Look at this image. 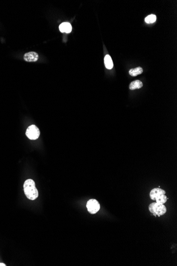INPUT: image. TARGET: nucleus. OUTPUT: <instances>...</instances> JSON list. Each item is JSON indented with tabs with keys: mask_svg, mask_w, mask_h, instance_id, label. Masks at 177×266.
Listing matches in <instances>:
<instances>
[{
	"mask_svg": "<svg viewBox=\"0 0 177 266\" xmlns=\"http://www.w3.org/2000/svg\"><path fill=\"white\" fill-rule=\"evenodd\" d=\"M156 20V17L154 14H150L149 16H148L147 17H146L145 19V21L147 24H153L154 22H155Z\"/></svg>",
	"mask_w": 177,
	"mask_h": 266,
	"instance_id": "f8f14e48",
	"label": "nucleus"
},
{
	"mask_svg": "<svg viewBox=\"0 0 177 266\" xmlns=\"http://www.w3.org/2000/svg\"><path fill=\"white\" fill-rule=\"evenodd\" d=\"M143 83L141 81L137 80H135V81H133L130 83L129 88H130V90L133 91V90H135V89H137L141 88L143 87Z\"/></svg>",
	"mask_w": 177,
	"mask_h": 266,
	"instance_id": "6e6552de",
	"label": "nucleus"
},
{
	"mask_svg": "<svg viewBox=\"0 0 177 266\" xmlns=\"http://www.w3.org/2000/svg\"><path fill=\"white\" fill-rule=\"evenodd\" d=\"M143 72V70L142 67H136L134 69H131L129 71V74L132 77H136L137 75H141Z\"/></svg>",
	"mask_w": 177,
	"mask_h": 266,
	"instance_id": "9d476101",
	"label": "nucleus"
},
{
	"mask_svg": "<svg viewBox=\"0 0 177 266\" xmlns=\"http://www.w3.org/2000/svg\"><path fill=\"white\" fill-rule=\"evenodd\" d=\"M59 29L60 32L62 33H70L72 31V27L71 24L69 22H63L59 25Z\"/></svg>",
	"mask_w": 177,
	"mask_h": 266,
	"instance_id": "0eeeda50",
	"label": "nucleus"
},
{
	"mask_svg": "<svg viewBox=\"0 0 177 266\" xmlns=\"http://www.w3.org/2000/svg\"><path fill=\"white\" fill-rule=\"evenodd\" d=\"M149 209L152 214L158 216L164 215L167 212V208L165 206L156 202L151 203L149 206Z\"/></svg>",
	"mask_w": 177,
	"mask_h": 266,
	"instance_id": "f03ea898",
	"label": "nucleus"
},
{
	"mask_svg": "<svg viewBox=\"0 0 177 266\" xmlns=\"http://www.w3.org/2000/svg\"><path fill=\"white\" fill-rule=\"evenodd\" d=\"M104 65L107 69H112L114 67L113 64V62H112L111 57H110L109 55H106L105 56L104 59Z\"/></svg>",
	"mask_w": 177,
	"mask_h": 266,
	"instance_id": "1a4fd4ad",
	"label": "nucleus"
},
{
	"mask_svg": "<svg viewBox=\"0 0 177 266\" xmlns=\"http://www.w3.org/2000/svg\"><path fill=\"white\" fill-rule=\"evenodd\" d=\"M24 193L28 199L34 200L38 197V191L36 187L35 183L34 180L28 179L24 182Z\"/></svg>",
	"mask_w": 177,
	"mask_h": 266,
	"instance_id": "f257e3e1",
	"label": "nucleus"
},
{
	"mask_svg": "<svg viewBox=\"0 0 177 266\" xmlns=\"http://www.w3.org/2000/svg\"><path fill=\"white\" fill-rule=\"evenodd\" d=\"M0 266H6V264H4L3 263H0Z\"/></svg>",
	"mask_w": 177,
	"mask_h": 266,
	"instance_id": "ddd939ff",
	"label": "nucleus"
},
{
	"mask_svg": "<svg viewBox=\"0 0 177 266\" xmlns=\"http://www.w3.org/2000/svg\"><path fill=\"white\" fill-rule=\"evenodd\" d=\"M24 61L28 62H34L37 61L39 55L35 52H30L24 55Z\"/></svg>",
	"mask_w": 177,
	"mask_h": 266,
	"instance_id": "39448f33",
	"label": "nucleus"
},
{
	"mask_svg": "<svg viewBox=\"0 0 177 266\" xmlns=\"http://www.w3.org/2000/svg\"><path fill=\"white\" fill-rule=\"evenodd\" d=\"M165 191L164 190L162 189L159 187H156V188H154L152 190L150 193V198L152 200H155L156 198L159 197L160 195H165Z\"/></svg>",
	"mask_w": 177,
	"mask_h": 266,
	"instance_id": "423d86ee",
	"label": "nucleus"
},
{
	"mask_svg": "<svg viewBox=\"0 0 177 266\" xmlns=\"http://www.w3.org/2000/svg\"><path fill=\"white\" fill-rule=\"evenodd\" d=\"M155 200H156V203L164 205L167 201V197L165 195H160L159 197H157Z\"/></svg>",
	"mask_w": 177,
	"mask_h": 266,
	"instance_id": "9b49d317",
	"label": "nucleus"
},
{
	"mask_svg": "<svg viewBox=\"0 0 177 266\" xmlns=\"http://www.w3.org/2000/svg\"><path fill=\"white\" fill-rule=\"evenodd\" d=\"M88 211L91 214H96L100 208V205L98 201L94 199L89 200L87 203Z\"/></svg>",
	"mask_w": 177,
	"mask_h": 266,
	"instance_id": "20e7f679",
	"label": "nucleus"
},
{
	"mask_svg": "<svg viewBox=\"0 0 177 266\" xmlns=\"http://www.w3.org/2000/svg\"><path fill=\"white\" fill-rule=\"evenodd\" d=\"M26 134L30 140H36L40 137V129L35 125H32L26 130Z\"/></svg>",
	"mask_w": 177,
	"mask_h": 266,
	"instance_id": "7ed1b4c3",
	"label": "nucleus"
}]
</instances>
